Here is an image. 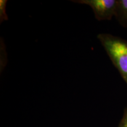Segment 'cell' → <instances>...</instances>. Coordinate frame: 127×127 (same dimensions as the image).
<instances>
[{
	"instance_id": "1",
	"label": "cell",
	"mask_w": 127,
	"mask_h": 127,
	"mask_svg": "<svg viewBox=\"0 0 127 127\" xmlns=\"http://www.w3.org/2000/svg\"><path fill=\"white\" fill-rule=\"evenodd\" d=\"M97 38L127 84V41L105 33L99 34Z\"/></svg>"
},
{
	"instance_id": "2",
	"label": "cell",
	"mask_w": 127,
	"mask_h": 127,
	"mask_svg": "<svg viewBox=\"0 0 127 127\" xmlns=\"http://www.w3.org/2000/svg\"><path fill=\"white\" fill-rule=\"evenodd\" d=\"M73 2L90 6L98 21H109L115 17L118 5V0H78Z\"/></svg>"
},
{
	"instance_id": "3",
	"label": "cell",
	"mask_w": 127,
	"mask_h": 127,
	"mask_svg": "<svg viewBox=\"0 0 127 127\" xmlns=\"http://www.w3.org/2000/svg\"><path fill=\"white\" fill-rule=\"evenodd\" d=\"M115 17L122 26L127 28V0H118Z\"/></svg>"
},
{
	"instance_id": "4",
	"label": "cell",
	"mask_w": 127,
	"mask_h": 127,
	"mask_svg": "<svg viewBox=\"0 0 127 127\" xmlns=\"http://www.w3.org/2000/svg\"><path fill=\"white\" fill-rule=\"evenodd\" d=\"M7 4V0H0V23L8 20V15L6 12Z\"/></svg>"
},
{
	"instance_id": "5",
	"label": "cell",
	"mask_w": 127,
	"mask_h": 127,
	"mask_svg": "<svg viewBox=\"0 0 127 127\" xmlns=\"http://www.w3.org/2000/svg\"><path fill=\"white\" fill-rule=\"evenodd\" d=\"M118 127H127V108L125 109L123 117L121 120Z\"/></svg>"
}]
</instances>
